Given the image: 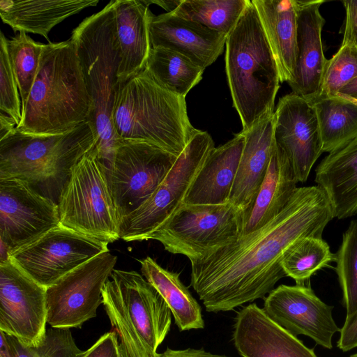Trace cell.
Segmentation results:
<instances>
[{
    "instance_id": "cell-1",
    "label": "cell",
    "mask_w": 357,
    "mask_h": 357,
    "mask_svg": "<svg viewBox=\"0 0 357 357\" xmlns=\"http://www.w3.org/2000/svg\"><path fill=\"white\" fill-rule=\"evenodd\" d=\"M334 218L319 185L297 188L284 209L261 228L191 261L190 284L209 312L264 298L286 275L282 262L306 237L322 238Z\"/></svg>"
},
{
    "instance_id": "cell-2",
    "label": "cell",
    "mask_w": 357,
    "mask_h": 357,
    "mask_svg": "<svg viewBox=\"0 0 357 357\" xmlns=\"http://www.w3.org/2000/svg\"><path fill=\"white\" fill-rule=\"evenodd\" d=\"M91 111V100L71 39L44 44L36 77L15 128L33 134H64L88 121Z\"/></svg>"
},
{
    "instance_id": "cell-3",
    "label": "cell",
    "mask_w": 357,
    "mask_h": 357,
    "mask_svg": "<svg viewBox=\"0 0 357 357\" xmlns=\"http://www.w3.org/2000/svg\"><path fill=\"white\" fill-rule=\"evenodd\" d=\"M112 123L119 140L146 142L177 157L198 130L185 98L162 87L145 68L119 84Z\"/></svg>"
},
{
    "instance_id": "cell-4",
    "label": "cell",
    "mask_w": 357,
    "mask_h": 357,
    "mask_svg": "<svg viewBox=\"0 0 357 357\" xmlns=\"http://www.w3.org/2000/svg\"><path fill=\"white\" fill-rule=\"evenodd\" d=\"M70 38L74 43L91 102L88 121L94 132L95 146L100 160L109 169L120 142L112 123L121 62L114 1L85 18L72 31Z\"/></svg>"
},
{
    "instance_id": "cell-5",
    "label": "cell",
    "mask_w": 357,
    "mask_h": 357,
    "mask_svg": "<svg viewBox=\"0 0 357 357\" xmlns=\"http://www.w3.org/2000/svg\"><path fill=\"white\" fill-rule=\"evenodd\" d=\"M225 70L233 105L250 130L274 113L280 76L273 52L251 0L227 36Z\"/></svg>"
},
{
    "instance_id": "cell-6",
    "label": "cell",
    "mask_w": 357,
    "mask_h": 357,
    "mask_svg": "<svg viewBox=\"0 0 357 357\" xmlns=\"http://www.w3.org/2000/svg\"><path fill=\"white\" fill-rule=\"evenodd\" d=\"M96 144L88 121L59 135L27 133L16 128L0 139V179H17L31 187L66 178Z\"/></svg>"
},
{
    "instance_id": "cell-7",
    "label": "cell",
    "mask_w": 357,
    "mask_h": 357,
    "mask_svg": "<svg viewBox=\"0 0 357 357\" xmlns=\"http://www.w3.org/2000/svg\"><path fill=\"white\" fill-rule=\"evenodd\" d=\"M57 204L61 225L107 243L120 238L106 167L95 145L71 169Z\"/></svg>"
},
{
    "instance_id": "cell-8",
    "label": "cell",
    "mask_w": 357,
    "mask_h": 357,
    "mask_svg": "<svg viewBox=\"0 0 357 357\" xmlns=\"http://www.w3.org/2000/svg\"><path fill=\"white\" fill-rule=\"evenodd\" d=\"M243 211L221 205L183 204L148 237L165 250L194 261L236 240L241 234Z\"/></svg>"
},
{
    "instance_id": "cell-9",
    "label": "cell",
    "mask_w": 357,
    "mask_h": 357,
    "mask_svg": "<svg viewBox=\"0 0 357 357\" xmlns=\"http://www.w3.org/2000/svg\"><path fill=\"white\" fill-rule=\"evenodd\" d=\"M214 148L211 135L198 130L151 196L121 218L120 238L127 242L148 240L149 235L183 204L193 181Z\"/></svg>"
},
{
    "instance_id": "cell-10",
    "label": "cell",
    "mask_w": 357,
    "mask_h": 357,
    "mask_svg": "<svg viewBox=\"0 0 357 357\" xmlns=\"http://www.w3.org/2000/svg\"><path fill=\"white\" fill-rule=\"evenodd\" d=\"M177 158L146 142L120 140L106 169L119 221L151 196Z\"/></svg>"
},
{
    "instance_id": "cell-11",
    "label": "cell",
    "mask_w": 357,
    "mask_h": 357,
    "mask_svg": "<svg viewBox=\"0 0 357 357\" xmlns=\"http://www.w3.org/2000/svg\"><path fill=\"white\" fill-rule=\"evenodd\" d=\"M117 257L101 253L46 288L47 324L52 328H81L96 317L102 304V289Z\"/></svg>"
},
{
    "instance_id": "cell-12",
    "label": "cell",
    "mask_w": 357,
    "mask_h": 357,
    "mask_svg": "<svg viewBox=\"0 0 357 357\" xmlns=\"http://www.w3.org/2000/svg\"><path fill=\"white\" fill-rule=\"evenodd\" d=\"M107 243L59 225L10 255V260L45 287L109 251Z\"/></svg>"
},
{
    "instance_id": "cell-13",
    "label": "cell",
    "mask_w": 357,
    "mask_h": 357,
    "mask_svg": "<svg viewBox=\"0 0 357 357\" xmlns=\"http://www.w3.org/2000/svg\"><path fill=\"white\" fill-rule=\"evenodd\" d=\"M46 287L10 259L0 264V331L26 347H36L47 329Z\"/></svg>"
},
{
    "instance_id": "cell-14",
    "label": "cell",
    "mask_w": 357,
    "mask_h": 357,
    "mask_svg": "<svg viewBox=\"0 0 357 357\" xmlns=\"http://www.w3.org/2000/svg\"><path fill=\"white\" fill-rule=\"evenodd\" d=\"M60 225L58 204L17 179H0V243L10 255Z\"/></svg>"
},
{
    "instance_id": "cell-15",
    "label": "cell",
    "mask_w": 357,
    "mask_h": 357,
    "mask_svg": "<svg viewBox=\"0 0 357 357\" xmlns=\"http://www.w3.org/2000/svg\"><path fill=\"white\" fill-rule=\"evenodd\" d=\"M273 139L298 183H305L324 152L319 122L312 105L294 93L281 98L274 112Z\"/></svg>"
},
{
    "instance_id": "cell-16",
    "label": "cell",
    "mask_w": 357,
    "mask_h": 357,
    "mask_svg": "<svg viewBox=\"0 0 357 357\" xmlns=\"http://www.w3.org/2000/svg\"><path fill=\"white\" fill-rule=\"evenodd\" d=\"M333 307L324 303L304 285L281 284L264 298V310L275 323L296 336L311 337L317 344L331 349L333 335L340 331Z\"/></svg>"
},
{
    "instance_id": "cell-17",
    "label": "cell",
    "mask_w": 357,
    "mask_h": 357,
    "mask_svg": "<svg viewBox=\"0 0 357 357\" xmlns=\"http://www.w3.org/2000/svg\"><path fill=\"white\" fill-rule=\"evenodd\" d=\"M110 278L116 285L148 357H158V348L170 330V308L158 291L138 272L114 269Z\"/></svg>"
},
{
    "instance_id": "cell-18",
    "label": "cell",
    "mask_w": 357,
    "mask_h": 357,
    "mask_svg": "<svg viewBox=\"0 0 357 357\" xmlns=\"http://www.w3.org/2000/svg\"><path fill=\"white\" fill-rule=\"evenodd\" d=\"M232 340L242 357H317L255 303L237 312Z\"/></svg>"
},
{
    "instance_id": "cell-19",
    "label": "cell",
    "mask_w": 357,
    "mask_h": 357,
    "mask_svg": "<svg viewBox=\"0 0 357 357\" xmlns=\"http://www.w3.org/2000/svg\"><path fill=\"white\" fill-rule=\"evenodd\" d=\"M325 1H298L296 66L288 82L292 93L307 101L315 98L321 89L328 59L325 57L321 31L325 20L319 8Z\"/></svg>"
},
{
    "instance_id": "cell-20",
    "label": "cell",
    "mask_w": 357,
    "mask_h": 357,
    "mask_svg": "<svg viewBox=\"0 0 357 357\" xmlns=\"http://www.w3.org/2000/svg\"><path fill=\"white\" fill-rule=\"evenodd\" d=\"M151 47L177 52L205 70L222 53L227 36L170 13L149 17Z\"/></svg>"
},
{
    "instance_id": "cell-21",
    "label": "cell",
    "mask_w": 357,
    "mask_h": 357,
    "mask_svg": "<svg viewBox=\"0 0 357 357\" xmlns=\"http://www.w3.org/2000/svg\"><path fill=\"white\" fill-rule=\"evenodd\" d=\"M274 113L262 118L250 130L241 132L245 141L232 186L229 203L246 211L264 180L275 148Z\"/></svg>"
},
{
    "instance_id": "cell-22",
    "label": "cell",
    "mask_w": 357,
    "mask_h": 357,
    "mask_svg": "<svg viewBox=\"0 0 357 357\" xmlns=\"http://www.w3.org/2000/svg\"><path fill=\"white\" fill-rule=\"evenodd\" d=\"M245 141L244 134L240 132L225 144L211 151L183 204L221 205L229 202Z\"/></svg>"
},
{
    "instance_id": "cell-23",
    "label": "cell",
    "mask_w": 357,
    "mask_h": 357,
    "mask_svg": "<svg viewBox=\"0 0 357 357\" xmlns=\"http://www.w3.org/2000/svg\"><path fill=\"white\" fill-rule=\"evenodd\" d=\"M151 10L142 0H115L114 14L121 62L119 84L145 68L151 48L149 38Z\"/></svg>"
},
{
    "instance_id": "cell-24",
    "label": "cell",
    "mask_w": 357,
    "mask_h": 357,
    "mask_svg": "<svg viewBox=\"0 0 357 357\" xmlns=\"http://www.w3.org/2000/svg\"><path fill=\"white\" fill-rule=\"evenodd\" d=\"M315 182L326 194L334 218L357 214V137L328 153L315 169Z\"/></svg>"
},
{
    "instance_id": "cell-25",
    "label": "cell",
    "mask_w": 357,
    "mask_h": 357,
    "mask_svg": "<svg viewBox=\"0 0 357 357\" xmlns=\"http://www.w3.org/2000/svg\"><path fill=\"white\" fill-rule=\"evenodd\" d=\"M275 60L280 82H289L296 66V0H251Z\"/></svg>"
},
{
    "instance_id": "cell-26",
    "label": "cell",
    "mask_w": 357,
    "mask_h": 357,
    "mask_svg": "<svg viewBox=\"0 0 357 357\" xmlns=\"http://www.w3.org/2000/svg\"><path fill=\"white\" fill-rule=\"evenodd\" d=\"M98 0H1L0 16L14 32L39 34L50 43V31L65 19L91 6Z\"/></svg>"
},
{
    "instance_id": "cell-27",
    "label": "cell",
    "mask_w": 357,
    "mask_h": 357,
    "mask_svg": "<svg viewBox=\"0 0 357 357\" xmlns=\"http://www.w3.org/2000/svg\"><path fill=\"white\" fill-rule=\"evenodd\" d=\"M297 183L288 161L275 146L259 192L252 205L243 211L241 236L261 228L278 215L297 189Z\"/></svg>"
},
{
    "instance_id": "cell-28",
    "label": "cell",
    "mask_w": 357,
    "mask_h": 357,
    "mask_svg": "<svg viewBox=\"0 0 357 357\" xmlns=\"http://www.w3.org/2000/svg\"><path fill=\"white\" fill-rule=\"evenodd\" d=\"M139 261L142 275L164 298L179 331L204 328L202 308L180 280L179 273L162 268L150 257Z\"/></svg>"
},
{
    "instance_id": "cell-29",
    "label": "cell",
    "mask_w": 357,
    "mask_h": 357,
    "mask_svg": "<svg viewBox=\"0 0 357 357\" xmlns=\"http://www.w3.org/2000/svg\"><path fill=\"white\" fill-rule=\"evenodd\" d=\"M314 107L324 152L335 151L357 137V105L341 96L315 98Z\"/></svg>"
},
{
    "instance_id": "cell-30",
    "label": "cell",
    "mask_w": 357,
    "mask_h": 357,
    "mask_svg": "<svg viewBox=\"0 0 357 357\" xmlns=\"http://www.w3.org/2000/svg\"><path fill=\"white\" fill-rule=\"evenodd\" d=\"M145 69L162 87L185 98L204 71L184 55L162 47L151 48Z\"/></svg>"
},
{
    "instance_id": "cell-31",
    "label": "cell",
    "mask_w": 357,
    "mask_h": 357,
    "mask_svg": "<svg viewBox=\"0 0 357 357\" xmlns=\"http://www.w3.org/2000/svg\"><path fill=\"white\" fill-rule=\"evenodd\" d=\"M249 0H181L172 15L199 23L228 36L233 30Z\"/></svg>"
},
{
    "instance_id": "cell-32",
    "label": "cell",
    "mask_w": 357,
    "mask_h": 357,
    "mask_svg": "<svg viewBox=\"0 0 357 357\" xmlns=\"http://www.w3.org/2000/svg\"><path fill=\"white\" fill-rule=\"evenodd\" d=\"M335 261L328 243L318 237H306L294 245L284 257L282 266L286 276L303 285L317 271Z\"/></svg>"
},
{
    "instance_id": "cell-33",
    "label": "cell",
    "mask_w": 357,
    "mask_h": 357,
    "mask_svg": "<svg viewBox=\"0 0 357 357\" xmlns=\"http://www.w3.org/2000/svg\"><path fill=\"white\" fill-rule=\"evenodd\" d=\"M6 45L23 110L37 75L44 44L35 42L26 32L21 31L7 39Z\"/></svg>"
},
{
    "instance_id": "cell-34",
    "label": "cell",
    "mask_w": 357,
    "mask_h": 357,
    "mask_svg": "<svg viewBox=\"0 0 357 357\" xmlns=\"http://www.w3.org/2000/svg\"><path fill=\"white\" fill-rule=\"evenodd\" d=\"M335 261L348 316L357 310V220H352L344 232Z\"/></svg>"
},
{
    "instance_id": "cell-35",
    "label": "cell",
    "mask_w": 357,
    "mask_h": 357,
    "mask_svg": "<svg viewBox=\"0 0 357 357\" xmlns=\"http://www.w3.org/2000/svg\"><path fill=\"white\" fill-rule=\"evenodd\" d=\"M102 304L119 342L128 357H148L144 345L123 305L116 285L109 278L102 289Z\"/></svg>"
},
{
    "instance_id": "cell-36",
    "label": "cell",
    "mask_w": 357,
    "mask_h": 357,
    "mask_svg": "<svg viewBox=\"0 0 357 357\" xmlns=\"http://www.w3.org/2000/svg\"><path fill=\"white\" fill-rule=\"evenodd\" d=\"M6 337L15 357H79L83 352L68 328L52 327L36 347H26L13 337Z\"/></svg>"
},
{
    "instance_id": "cell-37",
    "label": "cell",
    "mask_w": 357,
    "mask_h": 357,
    "mask_svg": "<svg viewBox=\"0 0 357 357\" xmlns=\"http://www.w3.org/2000/svg\"><path fill=\"white\" fill-rule=\"evenodd\" d=\"M356 78L357 48L342 44L336 54L328 60L321 89L315 98L337 96L342 89Z\"/></svg>"
},
{
    "instance_id": "cell-38",
    "label": "cell",
    "mask_w": 357,
    "mask_h": 357,
    "mask_svg": "<svg viewBox=\"0 0 357 357\" xmlns=\"http://www.w3.org/2000/svg\"><path fill=\"white\" fill-rule=\"evenodd\" d=\"M7 38L0 37V112L9 116L16 127L22 116L21 97L8 53Z\"/></svg>"
},
{
    "instance_id": "cell-39",
    "label": "cell",
    "mask_w": 357,
    "mask_h": 357,
    "mask_svg": "<svg viewBox=\"0 0 357 357\" xmlns=\"http://www.w3.org/2000/svg\"><path fill=\"white\" fill-rule=\"evenodd\" d=\"M119 340L115 330L102 335L79 357H119Z\"/></svg>"
},
{
    "instance_id": "cell-40",
    "label": "cell",
    "mask_w": 357,
    "mask_h": 357,
    "mask_svg": "<svg viewBox=\"0 0 357 357\" xmlns=\"http://www.w3.org/2000/svg\"><path fill=\"white\" fill-rule=\"evenodd\" d=\"M345 9L346 19L342 44L357 48V0L342 1Z\"/></svg>"
},
{
    "instance_id": "cell-41",
    "label": "cell",
    "mask_w": 357,
    "mask_h": 357,
    "mask_svg": "<svg viewBox=\"0 0 357 357\" xmlns=\"http://www.w3.org/2000/svg\"><path fill=\"white\" fill-rule=\"evenodd\" d=\"M337 347L342 351H348L357 347V310L346 316L344 324L340 328Z\"/></svg>"
},
{
    "instance_id": "cell-42",
    "label": "cell",
    "mask_w": 357,
    "mask_h": 357,
    "mask_svg": "<svg viewBox=\"0 0 357 357\" xmlns=\"http://www.w3.org/2000/svg\"><path fill=\"white\" fill-rule=\"evenodd\" d=\"M158 357H230L225 355L213 354L203 349H195L188 348L175 350L167 347L162 353L158 354Z\"/></svg>"
},
{
    "instance_id": "cell-43",
    "label": "cell",
    "mask_w": 357,
    "mask_h": 357,
    "mask_svg": "<svg viewBox=\"0 0 357 357\" xmlns=\"http://www.w3.org/2000/svg\"><path fill=\"white\" fill-rule=\"evenodd\" d=\"M15 128V122L9 116L0 112V139L9 135Z\"/></svg>"
},
{
    "instance_id": "cell-44",
    "label": "cell",
    "mask_w": 357,
    "mask_h": 357,
    "mask_svg": "<svg viewBox=\"0 0 357 357\" xmlns=\"http://www.w3.org/2000/svg\"><path fill=\"white\" fill-rule=\"evenodd\" d=\"M143 2L146 5L149 6L151 3H155L162 8H164L167 13L173 12L180 4L181 0H176V1H162V0H142Z\"/></svg>"
},
{
    "instance_id": "cell-45",
    "label": "cell",
    "mask_w": 357,
    "mask_h": 357,
    "mask_svg": "<svg viewBox=\"0 0 357 357\" xmlns=\"http://www.w3.org/2000/svg\"><path fill=\"white\" fill-rule=\"evenodd\" d=\"M0 357H15L11 351L6 335L3 332L0 331Z\"/></svg>"
},
{
    "instance_id": "cell-46",
    "label": "cell",
    "mask_w": 357,
    "mask_h": 357,
    "mask_svg": "<svg viewBox=\"0 0 357 357\" xmlns=\"http://www.w3.org/2000/svg\"><path fill=\"white\" fill-rule=\"evenodd\" d=\"M337 96H348L357 100V78L342 89Z\"/></svg>"
},
{
    "instance_id": "cell-47",
    "label": "cell",
    "mask_w": 357,
    "mask_h": 357,
    "mask_svg": "<svg viewBox=\"0 0 357 357\" xmlns=\"http://www.w3.org/2000/svg\"><path fill=\"white\" fill-rule=\"evenodd\" d=\"M119 357H128L124 346L119 342Z\"/></svg>"
},
{
    "instance_id": "cell-48",
    "label": "cell",
    "mask_w": 357,
    "mask_h": 357,
    "mask_svg": "<svg viewBox=\"0 0 357 357\" xmlns=\"http://www.w3.org/2000/svg\"><path fill=\"white\" fill-rule=\"evenodd\" d=\"M339 96L343 97V98H344L345 99H347V100H349V101L352 102L353 103H354L355 105H357V100L354 99V98H351L348 97V96Z\"/></svg>"
},
{
    "instance_id": "cell-49",
    "label": "cell",
    "mask_w": 357,
    "mask_h": 357,
    "mask_svg": "<svg viewBox=\"0 0 357 357\" xmlns=\"http://www.w3.org/2000/svg\"><path fill=\"white\" fill-rule=\"evenodd\" d=\"M350 357H357V353L354 354V355H352V356H351Z\"/></svg>"
}]
</instances>
